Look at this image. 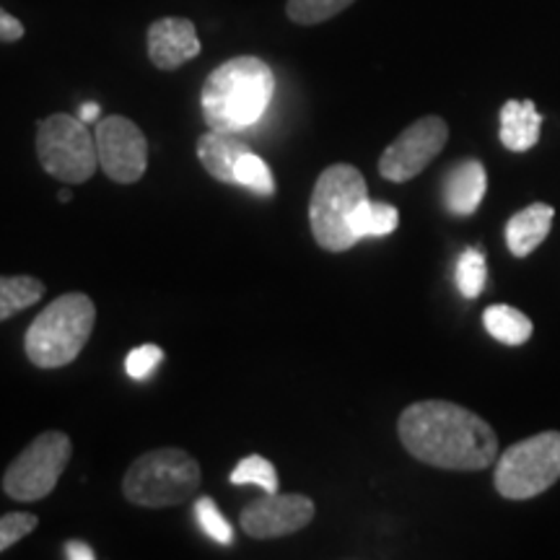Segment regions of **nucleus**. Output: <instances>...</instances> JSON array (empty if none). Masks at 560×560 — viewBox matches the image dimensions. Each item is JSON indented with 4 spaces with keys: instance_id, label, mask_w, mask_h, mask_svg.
<instances>
[{
    "instance_id": "obj_21",
    "label": "nucleus",
    "mask_w": 560,
    "mask_h": 560,
    "mask_svg": "<svg viewBox=\"0 0 560 560\" xmlns=\"http://www.w3.org/2000/svg\"><path fill=\"white\" fill-rule=\"evenodd\" d=\"M486 280H488L486 255L475 247L462 252L457 268H454V283H457V291L462 296L478 299L482 289H486Z\"/></svg>"
},
{
    "instance_id": "obj_7",
    "label": "nucleus",
    "mask_w": 560,
    "mask_h": 560,
    "mask_svg": "<svg viewBox=\"0 0 560 560\" xmlns=\"http://www.w3.org/2000/svg\"><path fill=\"white\" fill-rule=\"evenodd\" d=\"M37 156L42 170L66 185H83L96 174L94 132L75 115H50L37 125Z\"/></svg>"
},
{
    "instance_id": "obj_24",
    "label": "nucleus",
    "mask_w": 560,
    "mask_h": 560,
    "mask_svg": "<svg viewBox=\"0 0 560 560\" xmlns=\"http://www.w3.org/2000/svg\"><path fill=\"white\" fill-rule=\"evenodd\" d=\"M195 516H198V524L210 540H215L219 545L234 542V529H231V524L226 522V516L221 514L219 506H215L213 499L202 495V499L195 503Z\"/></svg>"
},
{
    "instance_id": "obj_23",
    "label": "nucleus",
    "mask_w": 560,
    "mask_h": 560,
    "mask_svg": "<svg viewBox=\"0 0 560 560\" xmlns=\"http://www.w3.org/2000/svg\"><path fill=\"white\" fill-rule=\"evenodd\" d=\"M350 3H355V0H289V3H285V13H289L293 24L314 26L338 16V13L346 11Z\"/></svg>"
},
{
    "instance_id": "obj_13",
    "label": "nucleus",
    "mask_w": 560,
    "mask_h": 560,
    "mask_svg": "<svg viewBox=\"0 0 560 560\" xmlns=\"http://www.w3.org/2000/svg\"><path fill=\"white\" fill-rule=\"evenodd\" d=\"M488 190L486 166L478 159L459 161L444 179V206L457 219H467L480 208Z\"/></svg>"
},
{
    "instance_id": "obj_1",
    "label": "nucleus",
    "mask_w": 560,
    "mask_h": 560,
    "mask_svg": "<svg viewBox=\"0 0 560 560\" xmlns=\"http://www.w3.org/2000/svg\"><path fill=\"white\" fill-rule=\"evenodd\" d=\"M402 446L439 470L478 472L495 462L499 436L480 416L444 400L412 402L397 420Z\"/></svg>"
},
{
    "instance_id": "obj_17",
    "label": "nucleus",
    "mask_w": 560,
    "mask_h": 560,
    "mask_svg": "<svg viewBox=\"0 0 560 560\" xmlns=\"http://www.w3.org/2000/svg\"><path fill=\"white\" fill-rule=\"evenodd\" d=\"M482 325L490 338L503 346H524L532 338V322L524 312L509 304H493L482 314Z\"/></svg>"
},
{
    "instance_id": "obj_15",
    "label": "nucleus",
    "mask_w": 560,
    "mask_h": 560,
    "mask_svg": "<svg viewBox=\"0 0 560 560\" xmlns=\"http://www.w3.org/2000/svg\"><path fill=\"white\" fill-rule=\"evenodd\" d=\"M556 210L545 202H532L529 208L511 215L506 223V244L514 257H527L548 240Z\"/></svg>"
},
{
    "instance_id": "obj_16",
    "label": "nucleus",
    "mask_w": 560,
    "mask_h": 560,
    "mask_svg": "<svg viewBox=\"0 0 560 560\" xmlns=\"http://www.w3.org/2000/svg\"><path fill=\"white\" fill-rule=\"evenodd\" d=\"M542 115L537 112L535 102H516L511 100L501 109V143L509 151L524 153L535 149L540 140Z\"/></svg>"
},
{
    "instance_id": "obj_12",
    "label": "nucleus",
    "mask_w": 560,
    "mask_h": 560,
    "mask_svg": "<svg viewBox=\"0 0 560 560\" xmlns=\"http://www.w3.org/2000/svg\"><path fill=\"white\" fill-rule=\"evenodd\" d=\"M202 45L190 19L166 16L149 26V58L159 70H177L200 55Z\"/></svg>"
},
{
    "instance_id": "obj_10",
    "label": "nucleus",
    "mask_w": 560,
    "mask_h": 560,
    "mask_svg": "<svg viewBox=\"0 0 560 560\" xmlns=\"http://www.w3.org/2000/svg\"><path fill=\"white\" fill-rule=\"evenodd\" d=\"M446 140H450V128L441 117H420L397 136L395 143L384 149L380 174L389 182H410L444 151Z\"/></svg>"
},
{
    "instance_id": "obj_18",
    "label": "nucleus",
    "mask_w": 560,
    "mask_h": 560,
    "mask_svg": "<svg viewBox=\"0 0 560 560\" xmlns=\"http://www.w3.org/2000/svg\"><path fill=\"white\" fill-rule=\"evenodd\" d=\"M400 226V213L389 202H374L366 198L355 208L350 229H353L355 240H376V236H389L392 231Z\"/></svg>"
},
{
    "instance_id": "obj_6",
    "label": "nucleus",
    "mask_w": 560,
    "mask_h": 560,
    "mask_svg": "<svg viewBox=\"0 0 560 560\" xmlns=\"http://www.w3.org/2000/svg\"><path fill=\"white\" fill-rule=\"evenodd\" d=\"M560 480V433L545 431L509 446L495 462L493 486L503 499L527 501Z\"/></svg>"
},
{
    "instance_id": "obj_22",
    "label": "nucleus",
    "mask_w": 560,
    "mask_h": 560,
    "mask_svg": "<svg viewBox=\"0 0 560 560\" xmlns=\"http://www.w3.org/2000/svg\"><path fill=\"white\" fill-rule=\"evenodd\" d=\"M231 486H257L265 493H276L278 490V472L270 459L260 457V454H249L229 475Z\"/></svg>"
},
{
    "instance_id": "obj_4",
    "label": "nucleus",
    "mask_w": 560,
    "mask_h": 560,
    "mask_svg": "<svg viewBox=\"0 0 560 560\" xmlns=\"http://www.w3.org/2000/svg\"><path fill=\"white\" fill-rule=\"evenodd\" d=\"M198 459L177 446L151 450L132 462L122 478V493L132 506L170 509L187 503L200 490Z\"/></svg>"
},
{
    "instance_id": "obj_5",
    "label": "nucleus",
    "mask_w": 560,
    "mask_h": 560,
    "mask_svg": "<svg viewBox=\"0 0 560 560\" xmlns=\"http://www.w3.org/2000/svg\"><path fill=\"white\" fill-rule=\"evenodd\" d=\"M369 198L363 174L350 164H332L317 177L310 200V226L314 242L327 252H346L359 240L350 229L355 208Z\"/></svg>"
},
{
    "instance_id": "obj_26",
    "label": "nucleus",
    "mask_w": 560,
    "mask_h": 560,
    "mask_svg": "<svg viewBox=\"0 0 560 560\" xmlns=\"http://www.w3.org/2000/svg\"><path fill=\"white\" fill-rule=\"evenodd\" d=\"M161 361H164V350L153 346V342H145V346H138L130 350L128 359H125V371H128L130 380L149 382L151 376L156 374Z\"/></svg>"
},
{
    "instance_id": "obj_8",
    "label": "nucleus",
    "mask_w": 560,
    "mask_h": 560,
    "mask_svg": "<svg viewBox=\"0 0 560 560\" xmlns=\"http://www.w3.org/2000/svg\"><path fill=\"white\" fill-rule=\"evenodd\" d=\"M73 457V441L62 431H45L5 467L3 490L19 503H34L47 499L58 486Z\"/></svg>"
},
{
    "instance_id": "obj_28",
    "label": "nucleus",
    "mask_w": 560,
    "mask_h": 560,
    "mask_svg": "<svg viewBox=\"0 0 560 560\" xmlns=\"http://www.w3.org/2000/svg\"><path fill=\"white\" fill-rule=\"evenodd\" d=\"M62 550H66L68 560H94L96 558V550L91 548V545L79 542V540L66 542V545H62Z\"/></svg>"
},
{
    "instance_id": "obj_11",
    "label": "nucleus",
    "mask_w": 560,
    "mask_h": 560,
    "mask_svg": "<svg viewBox=\"0 0 560 560\" xmlns=\"http://www.w3.org/2000/svg\"><path fill=\"white\" fill-rule=\"evenodd\" d=\"M317 506L310 495L301 493H265L262 499L242 509V529L252 540H278L310 527Z\"/></svg>"
},
{
    "instance_id": "obj_27",
    "label": "nucleus",
    "mask_w": 560,
    "mask_h": 560,
    "mask_svg": "<svg viewBox=\"0 0 560 560\" xmlns=\"http://www.w3.org/2000/svg\"><path fill=\"white\" fill-rule=\"evenodd\" d=\"M24 24L16 16H11L9 11L0 9V42H19L24 37Z\"/></svg>"
},
{
    "instance_id": "obj_30",
    "label": "nucleus",
    "mask_w": 560,
    "mask_h": 560,
    "mask_svg": "<svg viewBox=\"0 0 560 560\" xmlns=\"http://www.w3.org/2000/svg\"><path fill=\"white\" fill-rule=\"evenodd\" d=\"M68 200H70V192L62 190V192H60V202H68Z\"/></svg>"
},
{
    "instance_id": "obj_25",
    "label": "nucleus",
    "mask_w": 560,
    "mask_h": 560,
    "mask_svg": "<svg viewBox=\"0 0 560 560\" xmlns=\"http://www.w3.org/2000/svg\"><path fill=\"white\" fill-rule=\"evenodd\" d=\"M39 527V520L32 511H11L0 516V552H5L13 545L30 537Z\"/></svg>"
},
{
    "instance_id": "obj_14",
    "label": "nucleus",
    "mask_w": 560,
    "mask_h": 560,
    "mask_svg": "<svg viewBox=\"0 0 560 560\" xmlns=\"http://www.w3.org/2000/svg\"><path fill=\"white\" fill-rule=\"evenodd\" d=\"M247 151H249L247 140H244L240 132H231V130L208 128V132H202L198 140L200 164L206 166L210 177L215 182H223V185H236L234 166Z\"/></svg>"
},
{
    "instance_id": "obj_29",
    "label": "nucleus",
    "mask_w": 560,
    "mask_h": 560,
    "mask_svg": "<svg viewBox=\"0 0 560 560\" xmlns=\"http://www.w3.org/2000/svg\"><path fill=\"white\" fill-rule=\"evenodd\" d=\"M100 115H102V109H100V104H94V102H89V104H83V107L79 109V117L83 122H100Z\"/></svg>"
},
{
    "instance_id": "obj_20",
    "label": "nucleus",
    "mask_w": 560,
    "mask_h": 560,
    "mask_svg": "<svg viewBox=\"0 0 560 560\" xmlns=\"http://www.w3.org/2000/svg\"><path fill=\"white\" fill-rule=\"evenodd\" d=\"M234 179L236 185L244 187V190L260 195V198H272V195H276V179H272L270 166L252 151H247L240 161H236Z\"/></svg>"
},
{
    "instance_id": "obj_2",
    "label": "nucleus",
    "mask_w": 560,
    "mask_h": 560,
    "mask_svg": "<svg viewBox=\"0 0 560 560\" xmlns=\"http://www.w3.org/2000/svg\"><path fill=\"white\" fill-rule=\"evenodd\" d=\"M276 94V75L268 62L242 55L221 62L200 91L202 120L213 130L242 132L260 122Z\"/></svg>"
},
{
    "instance_id": "obj_3",
    "label": "nucleus",
    "mask_w": 560,
    "mask_h": 560,
    "mask_svg": "<svg viewBox=\"0 0 560 560\" xmlns=\"http://www.w3.org/2000/svg\"><path fill=\"white\" fill-rule=\"evenodd\" d=\"M96 306L86 293H62L42 310L24 335V350L37 369H62L86 348Z\"/></svg>"
},
{
    "instance_id": "obj_9",
    "label": "nucleus",
    "mask_w": 560,
    "mask_h": 560,
    "mask_svg": "<svg viewBox=\"0 0 560 560\" xmlns=\"http://www.w3.org/2000/svg\"><path fill=\"white\" fill-rule=\"evenodd\" d=\"M100 170L117 185H136L149 170V140L122 115L102 117L94 130Z\"/></svg>"
},
{
    "instance_id": "obj_19",
    "label": "nucleus",
    "mask_w": 560,
    "mask_h": 560,
    "mask_svg": "<svg viewBox=\"0 0 560 560\" xmlns=\"http://www.w3.org/2000/svg\"><path fill=\"white\" fill-rule=\"evenodd\" d=\"M45 296V283L34 276H0V322L16 317Z\"/></svg>"
}]
</instances>
